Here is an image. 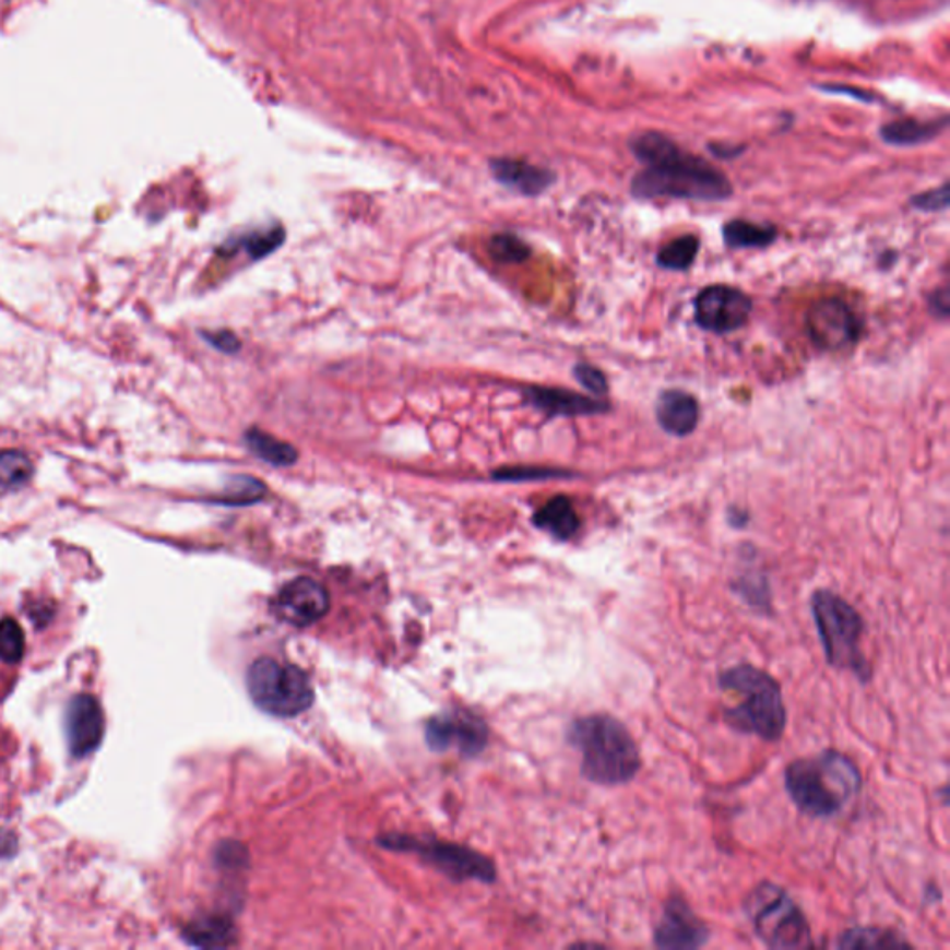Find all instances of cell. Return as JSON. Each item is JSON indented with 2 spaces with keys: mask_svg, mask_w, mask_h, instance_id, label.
I'll return each instance as SVG.
<instances>
[{
  "mask_svg": "<svg viewBox=\"0 0 950 950\" xmlns=\"http://www.w3.org/2000/svg\"><path fill=\"white\" fill-rule=\"evenodd\" d=\"M633 155L646 164L636 175L631 193L639 199H691L724 201L732 195V185L724 175L697 156L687 155L668 138L649 132L631 143Z\"/></svg>",
  "mask_w": 950,
  "mask_h": 950,
  "instance_id": "obj_1",
  "label": "cell"
},
{
  "mask_svg": "<svg viewBox=\"0 0 950 950\" xmlns=\"http://www.w3.org/2000/svg\"><path fill=\"white\" fill-rule=\"evenodd\" d=\"M568 740L581 753V772L593 784L624 785L641 769V753L628 728L605 713L581 716L570 724Z\"/></svg>",
  "mask_w": 950,
  "mask_h": 950,
  "instance_id": "obj_2",
  "label": "cell"
},
{
  "mask_svg": "<svg viewBox=\"0 0 950 950\" xmlns=\"http://www.w3.org/2000/svg\"><path fill=\"white\" fill-rule=\"evenodd\" d=\"M719 686L734 704L724 710V721L740 734L758 735L759 739H782L787 724L782 689L771 674L737 665L721 674Z\"/></svg>",
  "mask_w": 950,
  "mask_h": 950,
  "instance_id": "obj_3",
  "label": "cell"
},
{
  "mask_svg": "<svg viewBox=\"0 0 950 950\" xmlns=\"http://www.w3.org/2000/svg\"><path fill=\"white\" fill-rule=\"evenodd\" d=\"M785 787L796 808L811 817H833L862 789L858 767L835 750L796 759L785 769Z\"/></svg>",
  "mask_w": 950,
  "mask_h": 950,
  "instance_id": "obj_4",
  "label": "cell"
},
{
  "mask_svg": "<svg viewBox=\"0 0 950 950\" xmlns=\"http://www.w3.org/2000/svg\"><path fill=\"white\" fill-rule=\"evenodd\" d=\"M817 631L827 660L833 668L851 670L862 681H869L870 667L862 652L864 618L846 599L832 591H817L811 596Z\"/></svg>",
  "mask_w": 950,
  "mask_h": 950,
  "instance_id": "obj_5",
  "label": "cell"
},
{
  "mask_svg": "<svg viewBox=\"0 0 950 950\" xmlns=\"http://www.w3.org/2000/svg\"><path fill=\"white\" fill-rule=\"evenodd\" d=\"M758 938L771 949H811V933L800 907L776 883L761 882L745 901Z\"/></svg>",
  "mask_w": 950,
  "mask_h": 950,
  "instance_id": "obj_6",
  "label": "cell"
},
{
  "mask_svg": "<svg viewBox=\"0 0 950 950\" xmlns=\"http://www.w3.org/2000/svg\"><path fill=\"white\" fill-rule=\"evenodd\" d=\"M247 691L264 713L284 719L301 715L314 704L309 676L301 668L272 657H260L251 665Z\"/></svg>",
  "mask_w": 950,
  "mask_h": 950,
  "instance_id": "obj_7",
  "label": "cell"
},
{
  "mask_svg": "<svg viewBox=\"0 0 950 950\" xmlns=\"http://www.w3.org/2000/svg\"><path fill=\"white\" fill-rule=\"evenodd\" d=\"M752 312V301L745 292L715 284L694 299V320L711 333L728 334L743 328Z\"/></svg>",
  "mask_w": 950,
  "mask_h": 950,
  "instance_id": "obj_8",
  "label": "cell"
},
{
  "mask_svg": "<svg viewBox=\"0 0 950 950\" xmlns=\"http://www.w3.org/2000/svg\"><path fill=\"white\" fill-rule=\"evenodd\" d=\"M809 336L824 352H841L859 336V321L851 307L841 299L815 302L806 318Z\"/></svg>",
  "mask_w": 950,
  "mask_h": 950,
  "instance_id": "obj_9",
  "label": "cell"
},
{
  "mask_svg": "<svg viewBox=\"0 0 950 950\" xmlns=\"http://www.w3.org/2000/svg\"><path fill=\"white\" fill-rule=\"evenodd\" d=\"M654 941L660 949H698L710 941V928L692 912L686 899L673 896L655 925Z\"/></svg>",
  "mask_w": 950,
  "mask_h": 950,
  "instance_id": "obj_10",
  "label": "cell"
},
{
  "mask_svg": "<svg viewBox=\"0 0 950 950\" xmlns=\"http://www.w3.org/2000/svg\"><path fill=\"white\" fill-rule=\"evenodd\" d=\"M273 611L284 622L305 628L318 622L329 611L325 586L310 578H297L286 583L273 599Z\"/></svg>",
  "mask_w": 950,
  "mask_h": 950,
  "instance_id": "obj_11",
  "label": "cell"
},
{
  "mask_svg": "<svg viewBox=\"0 0 950 950\" xmlns=\"http://www.w3.org/2000/svg\"><path fill=\"white\" fill-rule=\"evenodd\" d=\"M66 734L69 752L73 758H84L95 748H99L105 735V713L97 698L79 694L69 702L66 711Z\"/></svg>",
  "mask_w": 950,
  "mask_h": 950,
  "instance_id": "obj_12",
  "label": "cell"
},
{
  "mask_svg": "<svg viewBox=\"0 0 950 950\" xmlns=\"http://www.w3.org/2000/svg\"><path fill=\"white\" fill-rule=\"evenodd\" d=\"M427 745L432 750H448L458 747L463 753L482 752L487 743V728L482 721L468 713L435 716L426 729Z\"/></svg>",
  "mask_w": 950,
  "mask_h": 950,
  "instance_id": "obj_13",
  "label": "cell"
},
{
  "mask_svg": "<svg viewBox=\"0 0 950 950\" xmlns=\"http://www.w3.org/2000/svg\"><path fill=\"white\" fill-rule=\"evenodd\" d=\"M525 397L533 407L549 414V416H593L609 411V403L599 402L589 395L575 394L572 390L549 389V387H531L525 390Z\"/></svg>",
  "mask_w": 950,
  "mask_h": 950,
  "instance_id": "obj_14",
  "label": "cell"
},
{
  "mask_svg": "<svg viewBox=\"0 0 950 950\" xmlns=\"http://www.w3.org/2000/svg\"><path fill=\"white\" fill-rule=\"evenodd\" d=\"M655 418L663 431L684 439L697 429L700 420L697 397L684 390H665L655 405Z\"/></svg>",
  "mask_w": 950,
  "mask_h": 950,
  "instance_id": "obj_15",
  "label": "cell"
},
{
  "mask_svg": "<svg viewBox=\"0 0 950 950\" xmlns=\"http://www.w3.org/2000/svg\"><path fill=\"white\" fill-rule=\"evenodd\" d=\"M490 169L498 182L524 195H538L546 192L556 180V175L548 169L533 166L527 162L512 161V158L492 161Z\"/></svg>",
  "mask_w": 950,
  "mask_h": 950,
  "instance_id": "obj_16",
  "label": "cell"
},
{
  "mask_svg": "<svg viewBox=\"0 0 950 950\" xmlns=\"http://www.w3.org/2000/svg\"><path fill=\"white\" fill-rule=\"evenodd\" d=\"M533 524L557 541H570L580 531V516L567 496L546 501L533 516Z\"/></svg>",
  "mask_w": 950,
  "mask_h": 950,
  "instance_id": "obj_17",
  "label": "cell"
},
{
  "mask_svg": "<svg viewBox=\"0 0 950 950\" xmlns=\"http://www.w3.org/2000/svg\"><path fill=\"white\" fill-rule=\"evenodd\" d=\"M244 440H246L247 448L253 451L257 458L262 459L264 463L272 464V466H277V468L292 466V464L297 463V458H299L294 446L275 439L270 432L257 429V427L247 429Z\"/></svg>",
  "mask_w": 950,
  "mask_h": 950,
  "instance_id": "obj_18",
  "label": "cell"
},
{
  "mask_svg": "<svg viewBox=\"0 0 950 950\" xmlns=\"http://www.w3.org/2000/svg\"><path fill=\"white\" fill-rule=\"evenodd\" d=\"M776 229L771 225H758V223L734 219L726 223L722 229V238L729 249H753V247H769L776 240Z\"/></svg>",
  "mask_w": 950,
  "mask_h": 950,
  "instance_id": "obj_19",
  "label": "cell"
},
{
  "mask_svg": "<svg viewBox=\"0 0 950 950\" xmlns=\"http://www.w3.org/2000/svg\"><path fill=\"white\" fill-rule=\"evenodd\" d=\"M34 475V464L23 451L0 453V490H19L26 487Z\"/></svg>",
  "mask_w": 950,
  "mask_h": 950,
  "instance_id": "obj_20",
  "label": "cell"
},
{
  "mask_svg": "<svg viewBox=\"0 0 950 950\" xmlns=\"http://www.w3.org/2000/svg\"><path fill=\"white\" fill-rule=\"evenodd\" d=\"M700 241L697 236H679L657 253V264L670 272H686L697 260Z\"/></svg>",
  "mask_w": 950,
  "mask_h": 950,
  "instance_id": "obj_21",
  "label": "cell"
},
{
  "mask_svg": "<svg viewBox=\"0 0 950 950\" xmlns=\"http://www.w3.org/2000/svg\"><path fill=\"white\" fill-rule=\"evenodd\" d=\"M233 926L217 917L195 921L185 930V938L198 947H225L230 943Z\"/></svg>",
  "mask_w": 950,
  "mask_h": 950,
  "instance_id": "obj_22",
  "label": "cell"
},
{
  "mask_svg": "<svg viewBox=\"0 0 950 950\" xmlns=\"http://www.w3.org/2000/svg\"><path fill=\"white\" fill-rule=\"evenodd\" d=\"M840 947L846 949H904L907 947L904 939L893 933L880 930V928H854L843 934Z\"/></svg>",
  "mask_w": 950,
  "mask_h": 950,
  "instance_id": "obj_23",
  "label": "cell"
},
{
  "mask_svg": "<svg viewBox=\"0 0 950 950\" xmlns=\"http://www.w3.org/2000/svg\"><path fill=\"white\" fill-rule=\"evenodd\" d=\"M938 124L917 123V121H899L883 127L882 136L893 145H915L926 142L938 134Z\"/></svg>",
  "mask_w": 950,
  "mask_h": 950,
  "instance_id": "obj_24",
  "label": "cell"
},
{
  "mask_svg": "<svg viewBox=\"0 0 950 950\" xmlns=\"http://www.w3.org/2000/svg\"><path fill=\"white\" fill-rule=\"evenodd\" d=\"M222 500H214L225 506H249L254 501L262 500L265 494V485L251 475H235L225 488Z\"/></svg>",
  "mask_w": 950,
  "mask_h": 950,
  "instance_id": "obj_25",
  "label": "cell"
},
{
  "mask_svg": "<svg viewBox=\"0 0 950 950\" xmlns=\"http://www.w3.org/2000/svg\"><path fill=\"white\" fill-rule=\"evenodd\" d=\"M284 238H286V233H284L283 227L273 225L270 229H259L251 235L244 236L238 241V246L244 247L251 259L260 260L283 246Z\"/></svg>",
  "mask_w": 950,
  "mask_h": 950,
  "instance_id": "obj_26",
  "label": "cell"
},
{
  "mask_svg": "<svg viewBox=\"0 0 950 950\" xmlns=\"http://www.w3.org/2000/svg\"><path fill=\"white\" fill-rule=\"evenodd\" d=\"M488 251L492 254V259L501 264H519L524 262L531 254V249L524 240H520L519 236L514 235H496L490 238Z\"/></svg>",
  "mask_w": 950,
  "mask_h": 950,
  "instance_id": "obj_27",
  "label": "cell"
},
{
  "mask_svg": "<svg viewBox=\"0 0 950 950\" xmlns=\"http://www.w3.org/2000/svg\"><path fill=\"white\" fill-rule=\"evenodd\" d=\"M25 654V631L13 618L0 620V661L19 663Z\"/></svg>",
  "mask_w": 950,
  "mask_h": 950,
  "instance_id": "obj_28",
  "label": "cell"
},
{
  "mask_svg": "<svg viewBox=\"0 0 950 950\" xmlns=\"http://www.w3.org/2000/svg\"><path fill=\"white\" fill-rule=\"evenodd\" d=\"M557 477H575V474L565 470L541 468V466H507V468L496 470L492 474V479L506 483L544 482Z\"/></svg>",
  "mask_w": 950,
  "mask_h": 950,
  "instance_id": "obj_29",
  "label": "cell"
},
{
  "mask_svg": "<svg viewBox=\"0 0 950 950\" xmlns=\"http://www.w3.org/2000/svg\"><path fill=\"white\" fill-rule=\"evenodd\" d=\"M574 377L578 379V383H580L586 392H591V394L605 395L607 394V390H609L604 373H602L598 368H594V366L575 365Z\"/></svg>",
  "mask_w": 950,
  "mask_h": 950,
  "instance_id": "obj_30",
  "label": "cell"
},
{
  "mask_svg": "<svg viewBox=\"0 0 950 950\" xmlns=\"http://www.w3.org/2000/svg\"><path fill=\"white\" fill-rule=\"evenodd\" d=\"M912 206L917 211L939 212L945 211L949 206V186L943 185L938 190L921 193L912 199Z\"/></svg>",
  "mask_w": 950,
  "mask_h": 950,
  "instance_id": "obj_31",
  "label": "cell"
},
{
  "mask_svg": "<svg viewBox=\"0 0 950 950\" xmlns=\"http://www.w3.org/2000/svg\"><path fill=\"white\" fill-rule=\"evenodd\" d=\"M201 336L212 347H216L217 352L227 353V355L240 352V339L235 333H230V331H203Z\"/></svg>",
  "mask_w": 950,
  "mask_h": 950,
  "instance_id": "obj_32",
  "label": "cell"
},
{
  "mask_svg": "<svg viewBox=\"0 0 950 950\" xmlns=\"http://www.w3.org/2000/svg\"><path fill=\"white\" fill-rule=\"evenodd\" d=\"M949 290L947 288H941V290H936L930 297V310H933L936 318H947L949 316Z\"/></svg>",
  "mask_w": 950,
  "mask_h": 950,
  "instance_id": "obj_33",
  "label": "cell"
}]
</instances>
